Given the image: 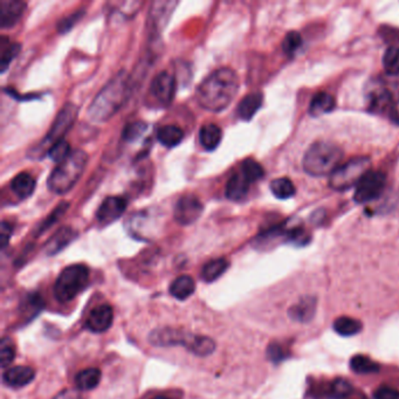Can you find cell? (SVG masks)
<instances>
[{
  "mask_svg": "<svg viewBox=\"0 0 399 399\" xmlns=\"http://www.w3.org/2000/svg\"><path fill=\"white\" fill-rule=\"evenodd\" d=\"M89 270L82 263H75L62 270L54 284V295L61 304L74 300L84 292L89 282Z\"/></svg>",
  "mask_w": 399,
  "mask_h": 399,
  "instance_id": "obj_7",
  "label": "cell"
},
{
  "mask_svg": "<svg viewBox=\"0 0 399 399\" xmlns=\"http://www.w3.org/2000/svg\"><path fill=\"white\" fill-rule=\"evenodd\" d=\"M334 329L337 334L342 336H353L362 331V322L349 316H341L335 319Z\"/></svg>",
  "mask_w": 399,
  "mask_h": 399,
  "instance_id": "obj_30",
  "label": "cell"
},
{
  "mask_svg": "<svg viewBox=\"0 0 399 399\" xmlns=\"http://www.w3.org/2000/svg\"><path fill=\"white\" fill-rule=\"evenodd\" d=\"M35 370L26 365H17L5 370L3 373V382L8 388L20 389L30 384L35 380Z\"/></svg>",
  "mask_w": 399,
  "mask_h": 399,
  "instance_id": "obj_16",
  "label": "cell"
},
{
  "mask_svg": "<svg viewBox=\"0 0 399 399\" xmlns=\"http://www.w3.org/2000/svg\"><path fill=\"white\" fill-rule=\"evenodd\" d=\"M251 184L252 183L243 176V172L240 170L236 171L228 178L226 183V190H225L226 197L233 202L243 201V198L248 196Z\"/></svg>",
  "mask_w": 399,
  "mask_h": 399,
  "instance_id": "obj_17",
  "label": "cell"
},
{
  "mask_svg": "<svg viewBox=\"0 0 399 399\" xmlns=\"http://www.w3.org/2000/svg\"><path fill=\"white\" fill-rule=\"evenodd\" d=\"M20 52V45L10 42L6 37L0 39V71L4 73Z\"/></svg>",
  "mask_w": 399,
  "mask_h": 399,
  "instance_id": "obj_29",
  "label": "cell"
},
{
  "mask_svg": "<svg viewBox=\"0 0 399 399\" xmlns=\"http://www.w3.org/2000/svg\"><path fill=\"white\" fill-rule=\"evenodd\" d=\"M268 356L274 362H279L284 358V351L280 346L274 344L268 348Z\"/></svg>",
  "mask_w": 399,
  "mask_h": 399,
  "instance_id": "obj_45",
  "label": "cell"
},
{
  "mask_svg": "<svg viewBox=\"0 0 399 399\" xmlns=\"http://www.w3.org/2000/svg\"><path fill=\"white\" fill-rule=\"evenodd\" d=\"M371 160L369 157H356L340 165L331 175L329 185L336 191L349 190L358 187L363 176L370 171Z\"/></svg>",
  "mask_w": 399,
  "mask_h": 399,
  "instance_id": "obj_8",
  "label": "cell"
},
{
  "mask_svg": "<svg viewBox=\"0 0 399 399\" xmlns=\"http://www.w3.org/2000/svg\"><path fill=\"white\" fill-rule=\"evenodd\" d=\"M270 191L278 199H288L293 197L297 190L290 179L282 177L274 179L273 182L270 183Z\"/></svg>",
  "mask_w": 399,
  "mask_h": 399,
  "instance_id": "obj_31",
  "label": "cell"
},
{
  "mask_svg": "<svg viewBox=\"0 0 399 399\" xmlns=\"http://www.w3.org/2000/svg\"><path fill=\"white\" fill-rule=\"evenodd\" d=\"M177 5V1H154L149 13V21L152 30L155 32L163 30Z\"/></svg>",
  "mask_w": 399,
  "mask_h": 399,
  "instance_id": "obj_15",
  "label": "cell"
},
{
  "mask_svg": "<svg viewBox=\"0 0 399 399\" xmlns=\"http://www.w3.org/2000/svg\"><path fill=\"white\" fill-rule=\"evenodd\" d=\"M67 209H68V203L61 202L60 204L52 211V213H50V214L47 216L45 221H42L41 224H39L38 228H37V236H40L41 233L45 232L46 230H48L54 223H57V221L60 219L61 216L67 211Z\"/></svg>",
  "mask_w": 399,
  "mask_h": 399,
  "instance_id": "obj_35",
  "label": "cell"
},
{
  "mask_svg": "<svg viewBox=\"0 0 399 399\" xmlns=\"http://www.w3.org/2000/svg\"><path fill=\"white\" fill-rule=\"evenodd\" d=\"M88 156L82 150H72L69 156L57 164L47 179V187L53 194H64L72 190L84 174Z\"/></svg>",
  "mask_w": 399,
  "mask_h": 399,
  "instance_id": "obj_4",
  "label": "cell"
},
{
  "mask_svg": "<svg viewBox=\"0 0 399 399\" xmlns=\"http://www.w3.org/2000/svg\"><path fill=\"white\" fill-rule=\"evenodd\" d=\"M114 321V310L109 304H99L93 309L86 319V328L93 333H104L111 327Z\"/></svg>",
  "mask_w": 399,
  "mask_h": 399,
  "instance_id": "obj_13",
  "label": "cell"
},
{
  "mask_svg": "<svg viewBox=\"0 0 399 399\" xmlns=\"http://www.w3.org/2000/svg\"><path fill=\"white\" fill-rule=\"evenodd\" d=\"M353 391V388L350 383H348L344 380H335L331 389V396L333 399H344L346 396L350 395V392Z\"/></svg>",
  "mask_w": 399,
  "mask_h": 399,
  "instance_id": "obj_40",
  "label": "cell"
},
{
  "mask_svg": "<svg viewBox=\"0 0 399 399\" xmlns=\"http://www.w3.org/2000/svg\"><path fill=\"white\" fill-rule=\"evenodd\" d=\"M71 152H72V150H71V145H69L68 142L62 140V141L57 142V145H54L50 149L47 156L55 163L59 164L62 160H66Z\"/></svg>",
  "mask_w": 399,
  "mask_h": 399,
  "instance_id": "obj_37",
  "label": "cell"
},
{
  "mask_svg": "<svg viewBox=\"0 0 399 399\" xmlns=\"http://www.w3.org/2000/svg\"><path fill=\"white\" fill-rule=\"evenodd\" d=\"M239 79L231 68H218L201 82L196 89L198 104L206 111L219 113L226 109L236 98Z\"/></svg>",
  "mask_w": 399,
  "mask_h": 399,
  "instance_id": "obj_1",
  "label": "cell"
},
{
  "mask_svg": "<svg viewBox=\"0 0 399 399\" xmlns=\"http://www.w3.org/2000/svg\"><path fill=\"white\" fill-rule=\"evenodd\" d=\"M149 93L151 94L154 100H155L160 106H169V104L172 102L174 98H175V76L171 75L170 73L165 72V71L158 73V74L152 79Z\"/></svg>",
  "mask_w": 399,
  "mask_h": 399,
  "instance_id": "obj_11",
  "label": "cell"
},
{
  "mask_svg": "<svg viewBox=\"0 0 399 399\" xmlns=\"http://www.w3.org/2000/svg\"><path fill=\"white\" fill-rule=\"evenodd\" d=\"M12 231H13L12 225L8 224L6 221H3L0 225V243H1L3 250L8 248L10 239H11Z\"/></svg>",
  "mask_w": 399,
  "mask_h": 399,
  "instance_id": "obj_42",
  "label": "cell"
},
{
  "mask_svg": "<svg viewBox=\"0 0 399 399\" xmlns=\"http://www.w3.org/2000/svg\"><path fill=\"white\" fill-rule=\"evenodd\" d=\"M383 66L389 75H399V47L392 46L385 50Z\"/></svg>",
  "mask_w": 399,
  "mask_h": 399,
  "instance_id": "obj_34",
  "label": "cell"
},
{
  "mask_svg": "<svg viewBox=\"0 0 399 399\" xmlns=\"http://www.w3.org/2000/svg\"><path fill=\"white\" fill-rule=\"evenodd\" d=\"M149 342L155 346H184L199 358H206L216 350V342L207 336L190 334L174 328H157L152 331L149 335Z\"/></svg>",
  "mask_w": 399,
  "mask_h": 399,
  "instance_id": "obj_3",
  "label": "cell"
},
{
  "mask_svg": "<svg viewBox=\"0 0 399 399\" xmlns=\"http://www.w3.org/2000/svg\"><path fill=\"white\" fill-rule=\"evenodd\" d=\"M204 211L203 203L194 194H185L179 198L174 207V217L183 226L194 224Z\"/></svg>",
  "mask_w": 399,
  "mask_h": 399,
  "instance_id": "obj_10",
  "label": "cell"
},
{
  "mask_svg": "<svg viewBox=\"0 0 399 399\" xmlns=\"http://www.w3.org/2000/svg\"><path fill=\"white\" fill-rule=\"evenodd\" d=\"M302 45V37L299 32L292 30L286 35L282 41V50L287 55H293Z\"/></svg>",
  "mask_w": 399,
  "mask_h": 399,
  "instance_id": "obj_38",
  "label": "cell"
},
{
  "mask_svg": "<svg viewBox=\"0 0 399 399\" xmlns=\"http://www.w3.org/2000/svg\"><path fill=\"white\" fill-rule=\"evenodd\" d=\"M129 76L124 71L115 75L88 108V118L93 122H106L114 116L129 96Z\"/></svg>",
  "mask_w": 399,
  "mask_h": 399,
  "instance_id": "obj_2",
  "label": "cell"
},
{
  "mask_svg": "<svg viewBox=\"0 0 399 399\" xmlns=\"http://www.w3.org/2000/svg\"><path fill=\"white\" fill-rule=\"evenodd\" d=\"M375 399H399V391L389 387H380L375 392Z\"/></svg>",
  "mask_w": 399,
  "mask_h": 399,
  "instance_id": "obj_43",
  "label": "cell"
},
{
  "mask_svg": "<svg viewBox=\"0 0 399 399\" xmlns=\"http://www.w3.org/2000/svg\"><path fill=\"white\" fill-rule=\"evenodd\" d=\"M184 133L175 124H167L157 130V140L165 148H175L183 141Z\"/></svg>",
  "mask_w": 399,
  "mask_h": 399,
  "instance_id": "obj_24",
  "label": "cell"
},
{
  "mask_svg": "<svg viewBox=\"0 0 399 399\" xmlns=\"http://www.w3.org/2000/svg\"><path fill=\"white\" fill-rule=\"evenodd\" d=\"M263 96L261 93H251L240 101L238 106V115L243 121H250L257 111L263 106Z\"/></svg>",
  "mask_w": 399,
  "mask_h": 399,
  "instance_id": "obj_22",
  "label": "cell"
},
{
  "mask_svg": "<svg viewBox=\"0 0 399 399\" xmlns=\"http://www.w3.org/2000/svg\"><path fill=\"white\" fill-rule=\"evenodd\" d=\"M77 116V108L72 103H67L61 108L57 118L54 120L53 124L50 126L48 133L39 142L38 145L30 149L27 154L30 158L40 160L44 156H47L50 149L57 142L62 141L67 131L72 128L73 123Z\"/></svg>",
  "mask_w": 399,
  "mask_h": 399,
  "instance_id": "obj_6",
  "label": "cell"
},
{
  "mask_svg": "<svg viewBox=\"0 0 399 399\" xmlns=\"http://www.w3.org/2000/svg\"><path fill=\"white\" fill-rule=\"evenodd\" d=\"M350 366L358 373H373L380 371V365L364 355H356L351 358Z\"/></svg>",
  "mask_w": 399,
  "mask_h": 399,
  "instance_id": "obj_32",
  "label": "cell"
},
{
  "mask_svg": "<svg viewBox=\"0 0 399 399\" xmlns=\"http://www.w3.org/2000/svg\"><path fill=\"white\" fill-rule=\"evenodd\" d=\"M342 149L331 142H316L304 157V170L308 175L321 177L331 175L341 165Z\"/></svg>",
  "mask_w": 399,
  "mask_h": 399,
  "instance_id": "obj_5",
  "label": "cell"
},
{
  "mask_svg": "<svg viewBox=\"0 0 399 399\" xmlns=\"http://www.w3.org/2000/svg\"><path fill=\"white\" fill-rule=\"evenodd\" d=\"M76 233L73 228H61L57 230V232L54 236H50V239L46 243V253L48 255H54L62 251L66 246H68L72 243Z\"/></svg>",
  "mask_w": 399,
  "mask_h": 399,
  "instance_id": "obj_18",
  "label": "cell"
},
{
  "mask_svg": "<svg viewBox=\"0 0 399 399\" xmlns=\"http://www.w3.org/2000/svg\"><path fill=\"white\" fill-rule=\"evenodd\" d=\"M102 373L98 368H88L82 370L75 376V387L81 391H91L100 384Z\"/></svg>",
  "mask_w": 399,
  "mask_h": 399,
  "instance_id": "obj_23",
  "label": "cell"
},
{
  "mask_svg": "<svg viewBox=\"0 0 399 399\" xmlns=\"http://www.w3.org/2000/svg\"><path fill=\"white\" fill-rule=\"evenodd\" d=\"M385 185H387V176L384 172L371 171L366 172L361 182L358 183L355 190V202L360 204L373 202L383 194Z\"/></svg>",
  "mask_w": 399,
  "mask_h": 399,
  "instance_id": "obj_9",
  "label": "cell"
},
{
  "mask_svg": "<svg viewBox=\"0 0 399 399\" xmlns=\"http://www.w3.org/2000/svg\"><path fill=\"white\" fill-rule=\"evenodd\" d=\"M84 15V10L73 12L72 15H69L68 17H66V18L59 21V24H57V30H59L60 33H66V32L72 30L73 26L81 19V17Z\"/></svg>",
  "mask_w": 399,
  "mask_h": 399,
  "instance_id": "obj_41",
  "label": "cell"
},
{
  "mask_svg": "<svg viewBox=\"0 0 399 399\" xmlns=\"http://www.w3.org/2000/svg\"><path fill=\"white\" fill-rule=\"evenodd\" d=\"M316 300L315 297H302L297 304H294L289 309V316L297 322H308L315 315Z\"/></svg>",
  "mask_w": 399,
  "mask_h": 399,
  "instance_id": "obj_19",
  "label": "cell"
},
{
  "mask_svg": "<svg viewBox=\"0 0 399 399\" xmlns=\"http://www.w3.org/2000/svg\"><path fill=\"white\" fill-rule=\"evenodd\" d=\"M53 399H84V397L76 390L66 389L64 391L59 392Z\"/></svg>",
  "mask_w": 399,
  "mask_h": 399,
  "instance_id": "obj_44",
  "label": "cell"
},
{
  "mask_svg": "<svg viewBox=\"0 0 399 399\" xmlns=\"http://www.w3.org/2000/svg\"><path fill=\"white\" fill-rule=\"evenodd\" d=\"M194 289L196 284L194 279L189 275H182L172 282L170 286V294L178 300H187V297L194 294Z\"/></svg>",
  "mask_w": 399,
  "mask_h": 399,
  "instance_id": "obj_26",
  "label": "cell"
},
{
  "mask_svg": "<svg viewBox=\"0 0 399 399\" xmlns=\"http://www.w3.org/2000/svg\"><path fill=\"white\" fill-rule=\"evenodd\" d=\"M127 199L118 196L104 198L96 211V221L100 225L106 226L122 217L127 209Z\"/></svg>",
  "mask_w": 399,
  "mask_h": 399,
  "instance_id": "obj_12",
  "label": "cell"
},
{
  "mask_svg": "<svg viewBox=\"0 0 399 399\" xmlns=\"http://www.w3.org/2000/svg\"><path fill=\"white\" fill-rule=\"evenodd\" d=\"M11 190L19 199H26L35 192V179L28 172H20L12 179Z\"/></svg>",
  "mask_w": 399,
  "mask_h": 399,
  "instance_id": "obj_21",
  "label": "cell"
},
{
  "mask_svg": "<svg viewBox=\"0 0 399 399\" xmlns=\"http://www.w3.org/2000/svg\"><path fill=\"white\" fill-rule=\"evenodd\" d=\"M369 104L371 111L383 113L390 111L393 102L390 93L385 88H378L370 93Z\"/></svg>",
  "mask_w": 399,
  "mask_h": 399,
  "instance_id": "obj_27",
  "label": "cell"
},
{
  "mask_svg": "<svg viewBox=\"0 0 399 399\" xmlns=\"http://www.w3.org/2000/svg\"><path fill=\"white\" fill-rule=\"evenodd\" d=\"M230 263L224 258L214 259L205 263L202 270V279L206 282L216 281L228 270Z\"/></svg>",
  "mask_w": 399,
  "mask_h": 399,
  "instance_id": "obj_28",
  "label": "cell"
},
{
  "mask_svg": "<svg viewBox=\"0 0 399 399\" xmlns=\"http://www.w3.org/2000/svg\"><path fill=\"white\" fill-rule=\"evenodd\" d=\"M15 358V343L10 337H4L0 343V365L5 369Z\"/></svg>",
  "mask_w": 399,
  "mask_h": 399,
  "instance_id": "obj_36",
  "label": "cell"
},
{
  "mask_svg": "<svg viewBox=\"0 0 399 399\" xmlns=\"http://www.w3.org/2000/svg\"><path fill=\"white\" fill-rule=\"evenodd\" d=\"M148 126L142 122H135L127 126L123 131V140L126 142H135L145 133Z\"/></svg>",
  "mask_w": 399,
  "mask_h": 399,
  "instance_id": "obj_39",
  "label": "cell"
},
{
  "mask_svg": "<svg viewBox=\"0 0 399 399\" xmlns=\"http://www.w3.org/2000/svg\"><path fill=\"white\" fill-rule=\"evenodd\" d=\"M239 170L243 172V176L251 183L258 182L265 175L261 164L258 163L257 160H252V158L243 160L241 165H240Z\"/></svg>",
  "mask_w": 399,
  "mask_h": 399,
  "instance_id": "obj_33",
  "label": "cell"
},
{
  "mask_svg": "<svg viewBox=\"0 0 399 399\" xmlns=\"http://www.w3.org/2000/svg\"><path fill=\"white\" fill-rule=\"evenodd\" d=\"M152 399H170L167 396H156V397H154Z\"/></svg>",
  "mask_w": 399,
  "mask_h": 399,
  "instance_id": "obj_46",
  "label": "cell"
},
{
  "mask_svg": "<svg viewBox=\"0 0 399 399\" xmlns=\"http://www.w3.org/2000/svg\"><path fill=\"white\" fill-rule=\"evenodd\" d=\"M223 131L221 127L213 123H206L199 129V142L206 151H213L221 145Z\"/></svg>",
  "mask_w": 399,
  "mask_h": 399,
  "instance_id": "obj_20",
  "label": "cell"
},
{
  "mask_svg": "<svg viewBox=\"0 0 399 399\" xmlns=\"http://www.w3.org/2000/svg\"><path fill=\"white\" fill-rule=\"evenodd\" d=\"M26 8L20 0H0V27L11 28L19 21Z\"/></svg>",
  "mask_w": 399,
  "mask_h": 399,
  "instance_id": "obj_14",
  "label": "cell"
},
{
  "mask_svg": "<svg viewBox=\"0 0 399 399\" xmlns=\"http://www.w3.org/2000/svg\"><path fill=\"white\" fill-rule=\"evenodd\" d=\"M336 106L335 98L328 93H319L313 98L310 106H309V113L312 116H321V115L328 114L331 111H334Z\"/></svg>",
  "mask_w": 399,
  "mask_h": 399,
  "instance_id": "obj_25",
  "label": "cell"
}]
</instances>
